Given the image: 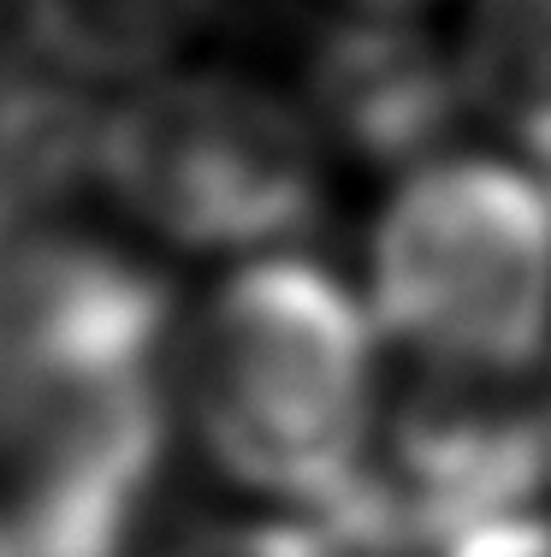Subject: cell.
<instances>
[{
    "label": "cell",
    "mask_w": 551,
    "mask_h": 557,
    "mask_svg": "<svg viewBox=\"0 0 551 557\" xmlns=\"http://www.w3.org/2000/svg\"><path fill=\"white\" fill-rule=\"evenodd\" d=\"M422 557H551V510L546 504H516L439 534Z\"/></svg>",
    "instance_id": "obj_8"
},
{
    "label": "cell",
    "mask_w": 551,
    "mask_h": 557,
    "mask_svg": "<svg viewBox=\"0 0 551 557\" xmlns=\"http://www.w3.org/2000/svg\"><path fill=\"white\" fill-rule=\"evenodd\" d=\"M468 101L510 119L551 89V0H480L463 48Z\"/></svg>",
    "instance_id": "obj_6"
},
{
    "label": "cell",
    "mask_w": 551,
    "mask_h": 557,
    "mask_svg": "<svg viewBox=\"0 0 551 557\" xmlns=\"http://www.w3.org/2000/svg\"><path fill=\"white\" fill-rule=\"evenodd\" d=\"M468 101L463 60L403 12L362 7L314 48V108L350 154L374 166H410L451 137Z\"/></svg>",
    "instance_id": "obj_4"
},
{
    "label": "cell",
    "mask_w": 551,
    "mask_h": 557,
    "mask_svg": "<svg viewBox=\"0 0 551 557\" xmlns=\"http://www.w3.org/2000/svg\"><path fill=\"white\" fill-rule=\"evenodd\" d=\"M374 333L326 268L273 256L208 302L190 416L238 486L333 522L374 469Z\"/></svg>",
    "instance_id": "obj_1"
},
{
    "label": "cell",
    "mask_w": 551,
    "mask_h": 557,
    "mask_svg": "<svg viewBox=\"0 0 551 557\" xmlns=\"http://www.w3.org/2000/svg\"><path fill=\"white\" fill-rule=\"evenodd\" d=\"M214 0H24L30 42L65 77H137L161 65Z\"/></svg>",
    "instance_id": "obj_5"
},
{
    "label": "cell",
    "mask_w": 551,
    "mask_h": 557,
    "mask_svg": "<svg viewBox=\"0 0 551 557\" xmlns=\"http://www.w3.org/2000/svg\"><path fill=\"white\" fill-rule=\"evenodd\" d=\"M374 314L439 374H534L551 356V190L480 154L415 166L374 225Z\"/></svg>",
    "instance_id": "obj_2"
},
{
    "label": "cell",
    "mask_w": 551,
    "mask_h": 557,
    "mask_svg": "<svg viewBox=\"0 0 551 557\" xmlns=\"http://www.w3.org/2000/svg\"><path fill=\"white\" fill-rule=\"evenodd\" d=\"M510 131H516V143H522V154H528L534 178L551 190V89H546V96H534L528 108L510 113Z\"/></svg>",
    "instance_id": "obj_9"
},
{
    "label": "cell",
    "mask_w": 551,
    "mask_h": 557,
    "mask_svg": "<svg viewBox=\"0 0 551 557\" xmlns=\"http://www.w3.org/2000/svg\"><path fill=\"white\" fill-rule=\"evenodd\" d=\"M96 178L184 249H255L321 220L309 119L249 77H161L101 119Z\"/></svg>",
    "instance_id": "obj_3"
},
{
    "label": "cell",
    "mask_w": 551,
    "mask_h": 557,
    "mask_svg": "<svg viewBox=\"0 0 551 557\" xmlns=\"http://www.w3.org/2000/svg\"><path fill=\"white\" fill-rule=\"evenodd\" d=\"M362 7H386V12H410V7H422V0H362Z\"/></svg>",
    "instance_id": "obj_10"
},
{
    "label": "cell",
    "mask_w": 551,
    "mask_h": 557,
    "mask_svg": "<svg viewBox=\"0 0 551 557\" xmlns=\"http://www.w3.org/2000/svg\"><path fill=\"white\" fill-rule=\"evenodd\" d=\"M166 557H345L321 522H226L178 540Z\"/></svg>",
    "instance_id": "obj_7"
}]
</instances>
